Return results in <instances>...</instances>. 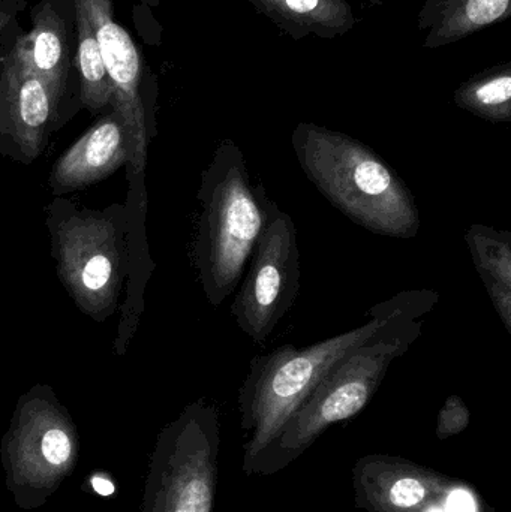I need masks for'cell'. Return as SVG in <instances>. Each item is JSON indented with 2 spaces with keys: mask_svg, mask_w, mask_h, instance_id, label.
Returning a JSON list of instances; mask_svg holds the SVG:
<instances>
[{
  "mask_svg": "<svg viewBox=\"0 0 511 512\" xmlns=\"http://www.w3.org/2000/svg\"><path fill=\"white\" fill-rule=\"evenodd\" d=\"M440 300L435 291H405L377 304L378 330L345 355L296 414L278 438L261 454L252 475H272L299 459L330 426L359 415L386 378L390 364L408 352L422 333L423 319Z\"/></svg>",
  "mask_w": 511,
  "mask_h": 512,
  "instance_id": "6da1fadb",
  "label": "cell"
},
{
  "mask_svg": "<svg viewBox=\"0 0 511 512\" xmlns=\"http://www.w3.org/2000/svg\"><path fill=\"white\" fill-rule=\"evenodd\" d=\"M51 255L60 282L75 306L102 322L113 316L126 277L152 271L146 228L138 227L125 204L105 210L80 209L63 197L48 206Z\"/></svg>",
  "mask_w": 511,
  "mask_h": 512,
  "instance_id": "7a4b0ae2",
  "label": "cell"
},
{
  "mask_svg": "<svg viewBox=\"0 0 511 512\" xmlns=\"http://www.w3.org/2000/svg\"><path fill=\"white\" fill-rule=\"evenodd\" d=\"M291 143L305 176L354 224L390 239L419 234L413 192L371 147L314 123H300Z\"/></svg>",
  "mask_w": 511,
  "mask_h": 512,
  "instance_id": "3957f363",
  "label": "cell"
},
{
  "mask_svg": "<svg viewBox=\"0 0 511 512\" xmlns=\"http://www.w3.org/2000/svg\"><path fill=\"white\" fill-rule=\"evenodd\" d=\"M263 185L252 186L245 155L234 141L219 144L203 173L194 259L204 295L219 307L242 280L264 224Z\"/></svg>",
  "mask_w": 511,
  "mask_h": 512,
  "instance_id": "277c9868",
  "label": "cell"
},
{
  "mask_svg": "<svg viewBox=\"0 0 511 512\" xmlns=\"http://www.w3.org/2000/svg\"><path fill=\"white\" fill-rule=\"evenodd\" d=\"M369 321L353 330L305 348L279 346L251 361L239 391L242 415L243 471L251 477L261 454L273 444L282 427L326 378L327 373L381 325L380 312L369 310Z\"/></svg>",
  "mask_w": 511,
  "mask_h": 512,
  "instance_id": "5b68a950",
  "label": "cell"
},
{
  "mask_svg": "<svg viewBox=\"0 0 511 512\" xmlns=\"http://www.w3.org/2000/svg\"><path fill=\"white\" fill-rule=\"evenodd\" d=\"M80 456L77 424L53 388L36 384L17 400L0 442L12 501L23 511L44 507L74 474Z\"/></svg>",
  "mask_w": 511,
  "mask_h": 512,
  "instance_id": "8992f818",
  "label": "cell"
},
{
  "mask_svg": "<svg viewBox=\"0 0 511 512\" xmlns=\"http://www.w3.org/2000/svg\"><path fill=\"white\" fill-rule=\"evenodd\" d=\"M219 447L216 406L206 400L186 406L156 438L141 512H213Z\"/></svg>",
  "mask_w": 511,
  "mask_h": 512,
  "instance_id": "52a82bcc",
  "label": "cell"
},
{
  "mask_svg": "<svg viewBox=\"0 0 511 512\" xmlns=\"http://www.w3.org/2000/svg\"><path fill=\"white\" fill-rule=\"evenodd\" d=\"M264 224L231 313L240 330L264 345L300 291V252L293 218L263 192Z\"/></svg>",
  "mask_w": 511,
  "mask_h": 512,
  "instance_id": "ba28073f",
  "label": "cell"
},
{
  "mask_svg": "<svg viewBox=\"0 0 511 512\" xmlns=\"http://www.w3.org/2000/svg\"><path fill=\"white\" fill-rule=\"evenodd\" d=\"M75 5L83 9L95 30L102 62L113 92L111 107L119 114L128 135V200H147L144 174L150 134L140 95V53L128 32L113 20L111 0H75Z\"/></svg>",
  "mask_w": 511,
  "mask_h": 512,
  "instance_id": "9c48e42d",
  "label": "cell"
},
{
  "mask_svg": "<svg viewBox=\"0 0 511 512\" xmlns=\"http://www.w3.org/2000/svg\"><path fill=\"white\" fill-rule=\"evenodd\" d=\"M354 504L366 512H437L464 484L402 457L369 454L353 466Z\"/></svg>",
  "mask_w": 511,
  "mask_h": 512,
  "instance_id": "30bf717a",
  "label": "cell"
},
{
  "mask_svg": "<svg viewBox=\"0 0 511 512\" xmlns=\"http://www.w3.org/2000/svg\"><path fill=\"white\" fill-rule=\"evenodd\" d=\"M60 96L14 51L0 59V153L32 164L44 152Z\"/></svg>",
  "mask_w": 511,
  "mask_h": 512,
  "instance_id": "8fae6325",
  "label": "cell"
},
{
  "mask_svg": "<svg viewBox=\"0 0 511 512\" xmlns=\"http://www.w3.org/2000/svg\"><path fill=\"white\" fill-rule=\"evenodd\" d=\"M129 143L125 126L116 110L93 123L72 144L51 170V194L62 197L89 188L128 164Z\"/></svg>",
  "mask_w": 511,
  "mask_h": 512,
  "instance_id": "7c38bea8",
  "label": "cell"
},
{
  "mask_svg": "<svg viewBox=\"0 0 511 512\" xmlns=\"http://www.w3.org/2000/svg\"><path fill=\"white\" fill-rule=\"evenodd\" d=\"M12 51L62 98L68 77L66 27L50 3L35 8L32 30L18 39Z\"/></svg>",
  "mask_w": 511,
  "mask_h": 512,
  "instance_id": "4fadbf2b",
  "label": "cell"
},
{
  "mask_svg": "<svg viewBox=\"0 0 511 512\" xmlns=\"http://www.w3.org/2000/svg\"><path fill=\"white\" fill-rule=\"evenodd\" d=\"M477 273L485 283L492 304L511 331V234L474 224L465 233Z\"/></svg>",
  "mask_w": 511,
  "mask_h": 512,
  "instance_id": "5bb4252c",
  "label": "cell"
},
{
  "mask_svg": "<svg viewBox=\"0 0 511 512\" xmlns=\"http://www.w3.org/2000/svg\"><path fill=\"white\" fill-rule=\"evenodd\" d=\"M511 0H453L432 24L426 47H443L510 14Z\"/></svg>",
  "mask_w": 511,
  "mask_h": 512,
  "instance_id": "9a60e30c",
  "label": "cell"
},
{
  "mask_svg": "<svg viewBox=\"0 0 511 512\" xmlns=\"http://www.w3.org/2000/svg\"><path fill=\"white\" fill-rule=\"evenodd\" d=\"M78 30L77 65L81 81V102L92 113L111 105V84L102 62L98 39L89 18L80 6L75 5Z\"/></svg>",
  "mask_w": 511,
  "mask_h": 512,
  "instance_id": "2e32d148",
  "label": "cell"
},
{
  "mask_svg": "<svg viewBox=\"0 0 511 512\" xmlns=\"http://www.w3.org/2000/svg\"><path fill=\"white\" fill-rule=\"evenodd\" d=\"M455 101L459 107L489 122H510V69H498L462 84L456 90Z\"/></svg>",
  "mask_w": 511,
  "mask_h": 512,
  "instance_id": "e0dca14e",
  "label": "cell"
},
{
  "mask_svg": "<svg viewBox=\"0 0 511 512\" xmlns=\"http://www.w3.org/2000/svg\"><path fill=\"white\" fill-rule=\"evenodd\" d=\"M275 12L306 26L347 29L353 23L350 6L345 0H282Z\"/></svg>",
  "mask_w": 511,
  "mask_h": 512,
  "instance_id": "ac0fdd59",
  "label": "cell"
},
{
  "mask_svg": "<svg viewBox=\"0 0 511 512\" xmlns=\"http://www.w3.org/2000/svg\"><path fill=\"white\" fill-rule=\"evenodd\" d=\"M470 420V411L464 400L456 394L447 397L446 403L438 414L437 438L446 441L452 436L459 435L467 430Z\"/></svg>",
  "mask_w": 511,
  "mask_h": 512,
  "instance_id": "d6986e66",
  "label": "cell"
},
{
  "mask_svg": "<svg viewBox=\"0 0 511 512\" xmlns=\"http://www.w3.org/2000/svg\"><path fill=\"white\" fill-rule=\"evenodd\" d=\"M453 0H428L425 9H423L422 27L425 24H434L435 20L452 5Z\"/></svg>",
  "mask_w": 511,
  "mask_h": 512,
  "instance_id": "ffe728a7",
  "label": "cell"
},
{
  "mask_svg": "<svg viewBox=\"0 0 511 512\" xmlns=\"http://www.w3.org/2000/svg\"><path fill=\"white\" fill-rule=\"evenodd\" d=\"M447 505H450V510L453 512H471V498L464 490L453 493Z\"/></svg>",
  "mask_w": 511,
  "mask_h": 512,
  "instance_id": "44dd1931",
  "label": "cell"
},
{
  "mask_svg": "<svg viewBox=\"0 0 511 512\" xmlns=\"http://www.w3.org/2000/svg\"><path fill=\"white\" fill-rule=\"evenodd\" d=\"M260 2L263 3L267 9H270V11H275L276 6H278L282 0H260Z\"/></svg>",
  "mask_w": 511,
  "mask_h": 512,
  "instance_id": "7402d4cb",
  "label": "cell"
},
{
  "mask_svg": "<svg viewBox=\"0 0 511 512\" xmlns=\"http://www.w3.org/2000/svg\"><path fill=\"white\" fill-rule=\"evenodd\" d=\"M8 20H9V15L5 14V12H3V11H0V29H2V27L6 26V23H8Z\"/></svg>",
  "mask_w": 511,
  "mask_h": 512,
  "instance_id": "603a6c76",
  "label": "cell"
},
{
  "mask_svg": "<svg viewBox=\"0 0 511 512\" xmlns=\"http://www.w3.org/2000/svg\"><path fill=\"white\" fill-rule=\"evenodd\" d=\"M437 512H441V511H437Z\"/></svg>",
  "mask_w": 511,
  "mask_h": 512,
  "instance_id": "cb8c5ba5",
  "label": "cell"
}]
</instances>
